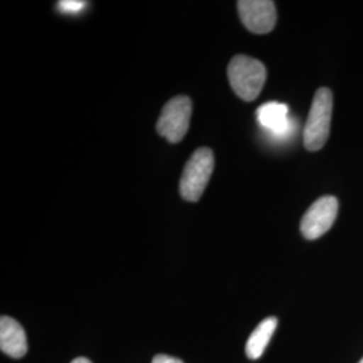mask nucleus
Wrapping results in <instances>:
<instances>
[{"instance_id":"1","label":"nucleus","mask_w":363,"mask_h":363,"mask_svg":"<svg viewBox=\"0 0 363 363\" xmlns=\"http://www.w3.org/2000/svg\"><path fill=\"white\" fill-rule=\"evenodd\" d=\"M229 84L234 93L244 101H253L262 91L267 69L259 60L247 55H235L228 66Z\"/></svg>"},{"instance_id":"2","label":"nucleus","mask_w":363,"mask_h":363,"mask_svg":"<svg viewBox=\"0 0 363 363\" xmlns=\"http://www.w3.org/2000/svg\"><path fill=\"white\" fill-rule=\"evenodd\" d=\"M214 169V154L210 148H198L186 163L179 191L182 198L189 202H198L203 194Z\"/></svg>"},{"instance_id":"3","label":"nucleus","mask_w":363,"mask_h":363,"mask_svg":"<svg viewBox=\"0 0 363 363\" xmlns=\"http://www.w3.org/2000/svg\"><path fill=\"white\" fill-rule=\"evenodd\" d=\"M333 116V91L320 88L315 93L310 115L304 128V145L308 151L323 148L328 135Z\"/></svg>"},{"instance_id":"4","label":"nucleus","mask_w":363,"mask_h":363,"mask_svg":"<svg viewBox=\"0 0 363 363\" xmlns=\"http://www.w3.org/2000/svg\"><path fill=\"white\" fill-rule=\"evenodd\" d=\"M193 112V103L187 96H177L163 106L156 123L162 138L172 144L179 143L186 136Z\"/></svg>"},{"instance_id":"5","label":"nucleus","mask_w":363,"mask_h":363,"mask_svg":"<svg viewBox=\"0 0 363 363\" xmlns=\"http://www.w3.org/2000/svg\"><path fill=\"white\" fill-rule=\"evenodd\" d=\"M337 214L335 196H322L306 211L300 222V230L307 240H316L327 233L334 225Z\"/></svg>"},{"instance_id":"6","label":"nucleus","mask_w":363,"mask_h":363,"mask_svg":"<svg viewBox=\"0 0 363 363\" xmlns=\"http://www.w3.org/2000/svg\"><path fill=\"white\" fill-rule=\"evenodd\" d=\"M241 22L255 34L271 33L276 25V6L271 0H240L237 3Z\"/></svg>"},{"instance_id":"7","label":"nucleus","mask_w":363,"mask_h":363,"mask_svg":"<svg viewBox=\"0 0 363 363\" xmlns=\"http://www.w3.org/2000/svg\"><path fill=\"white\" fill-rule=\"evenodd\" d=\"M0 349L11 357L22 358L27 352V337L23 327L10 316L0 319Z\"/></svg>"},{"instance_id":"8","label":"nucleus","mask_w":363,"mask_h":363,"mask_svg":"<svg viewBox=\"0 0 363 363\" xmlns=\"http://www.w3.org/2000/svg\"><path fill=\"white\" fill-rule=\"evenodd\" d=\"M257 120L273 136L283 138L291 133L292 121L288 115V106L286 104L269 101L261 105L257 109Z\"/></svg>"},{"instance_id":"9","label":"nucleus","mask_w":363,"mask_h":363,"mask_svg":"<svg viewBox=\"0 0 363 363\" xmlns=\"http://www.w3.org/2000/svg\"><path fill=\"white\" fill-rule=\"evenodd\" d=\"M277 327V319L276 318H267L259 323L250 337L247 339L245 352L249 359H259L267 349L271 337H273Z\"/></svg>"},{"instance_id":"10","label":"nucleus","mask_w":363,"mask_h":363,"mask_svg":"<svg viewBox=\"0 0 363 363\" xmlns=\"http://www.w3.org/2000/svg\"><path fill=\"white\" fill-rule=\"evenodd\" d=\"M60 9L67 11V13H78L81 11L85 6H86V1H79V0H62L58 3Z\"/></svg>"},{"instance_id":"11","label":"nucleus","mask_w":363,"mask_h":363,"mask_svg":"<svg viewBox=\"0 0 363 363\" xmlns=\"http://www.w3.org/2000/svg\"><path fill=\"white\" fill-rule=\"evenodd\" d=\"M152 363H183L181 359L178 358H174V357H169V355H164V354H157L156 357H154Z\"/></svg>"},{"instance_id":"12","label":"nucleus","mask_w":363,"mask_h":363,"mask_svg":"<svg viewBox=\"0 0 363 363\" xmlns=\"http://www.w3.org/2000/svg\"><path fill=\"white\" fill-rule=\"evenodd\" d=\"M70 363H91L88 358H84V357H79V358H76L74 361H72Z\"/></svg>"},{"instance_id":"13","label":"nucleus","mask_w":363,"mask_h":363,"mask_svg":"<svg viewBox=\"0 0 363 363\" xmlns=\"http://www.w3.org/2000/svg\"><path fill=\"white\" fill-rule=\"evenodd\" d=\"M358 363H363V358H362V359H361V361H359V362H358Z\"/></svg>"}]
</instances>
